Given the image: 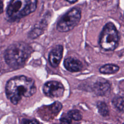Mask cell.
Returning a JSON list of instances; mask_svg holds the SVG:
<instances>
[{
  "instance_id": "obj_1",
  "label": "cell",
  "mask_w": 124,
  "mask_h": 124,
  "mask_svg": "<svg viewBox=\"0 0 124 124\" xmlns=\"http://www.w3.org/2000/svg\"><path fill=\"white\" fill-rule=\"evenodd\" d=\"M36 92V87L33 79L25 76L11 78L5 86L6 96L14 105L18 104L23 97H31Z\"/></svg>"
},
{
  "instance_id": "obj_2",
  "label": "cell",
  "mask_w": 124,
  "mask_h": 124,
  "mask_svg": "<svg viewBox=\"0 0 124 124\" xmlns=\"http://www.w3.org/2000/svg\"><path fill=\"white\" fill-rule=\"evenodd\" d=\"M31 47L23 42H16L10 45L4 52V59L6 63L13 68L21 67L30 56Z\"/></svg>"
},
{
  "instance_id": "obj_3",
  "label": "cell",
  "mask_w": 124,
  "mask_h": 124,
  "mask_svg": "<svg viewBox=\"0 0 124 124\" xmlns=\"http://www.w3.org/2000/svg\"><path fill=\"white\" fill-rule=\"evenodd\" d=\"M37 4V0H11L6 11L7 20L15 21L33 13Z\"/></svg>"
},
{
  "instance_id": "obj_4",
  "label": "cell",
  "mask_w": 124,
  "mask_h": 124,
  "mask_svg": "<svg viewBox=\"0 0 124 124\" xmlns=\"http://www.w3.org/2000/svg\"><path fill=\"white\" fill-rule=\"evenodd\" d=\"M119 40L118 32L114 25L111 22L106 24L100 36L99 44L101 47L106 51L113 50L117 47Z\"/></svg>"
},
{
  "instance_id": "obj_5",
  "label": "cell",
  "mask_w": 124,
  "mask_h": 124,
  "mask_svg": "<svg viewBox=\"0 0 124 124\" xmlns=\"http://www.w3.org/2000/svg\"><path fill=\"white\" fill-rule=\"evenodd\" d=\"M81 11L73 8L65 14L59 20L57 30L60 32H67L73 29L79 23L81 18Z\"/></svg>"
},
{
  "instance_id": "obj_6",
  "label": "cell",
  "mask_w": 124,
  "mask_h": 124,
  "mask_svg": "<svg viewBox=\"0 0 124 124\" xmlns=\"http://www.w3.org/2000/svg\"><path fill=\"white\" fill-rule=\"evenodd\" d=\"M44 93L50 98H57L62 96L64 88L60 82L51 80L46 82L43 86Z\"/></svg>"
},
{
  "instance_id": "obj_7",
  "label": "cell",
  "mask_w": 124,
  "mask_h": 124,
  "mask_svg": "<svg viewBox=\"0 0 124 124\" xmlns=\"http://www.w3.org/2000/svg\"><path fill=\"white\" fill-rule=\"evenodd\" d=\"M63 46L62 45L56 46L50 52L48 55V61L51 66L57 67L62 58Z\"/></svg>"
},
{
  "instance_id": "obj_8",
  "label": "cell",
  "mask_w": 124,
  "mask_h": 124,
  "mask_svg": "<svg viewBox=\"0 0 124 124\" xmlns=\"http://www.w3.org/2000/svg\"><path fill=\"white\" fill-rule=\"evenodd\" d=\"M110 90V85L107 80L100 78L98 79L93 85V91L98 95H106Z\"/></svg>"
},
{
  "instance_id": "obj_9",
  "label": "cell",
  "mask_w": 124,
  "mask_h": 124,
  "mask_svg": "<svg viewBox=\"0 0 124 124\" xmlns=\"http://www.w3.org/2000/svg\"><path fill=\"white\" fill-rule=\"evenodd\" d=\"M65 68L71 72H78L82 69L83 67L82 62L78 60L73 57H68L63 62Z\"/></svg>"
},
{
  "instance_id": "obj_10",
  "label": "cell",
  "mask_w": 124,
  "mask_h": 124,
  "mask_svg": "<svg viewBox=\"0 0 124 124\" xmlns=\"http://www.w3.org/2000/svg\"><path fill=\"white\" fill-rule=\"evenodd\" d=\"M119 70V67L113 64H106L99 68L101 73L104 74H112L117 72Z\"/></svg>"
},
{
  "instance_id": "obj_11",
  "label": "cell",
  "mask_w": 124,
  "mask_h": 124,
  "mask_svg": "<svg viewBox=\"0 0 124 124\" xmlns=\"http://www.w3.org/2000/svg\"><path fill=\"white\" fill-rule=\"evenodd\" d=\"M112 103L114 107L120 111H124V97L117 96L112 100Z\"/></svg>"
},
{
  "instance_id": "obj_12",
  "label": "cell",
  "mask_w": 124,
  "mask_h": 124,
  "mask_svg": "<svg viewBox=\"0 0 124 124\" xmlns=\"http://www.w3.org/2000/svg\"><path fill=\"white\" fill-rule=\"evenodd\" d=\"M97 108L99 113L102 116L106 117L109 114V110L107 104L102 101H99L97 103Z\"/></svg>"
},
{
  "instance_id": "obj_13",
  "label": "cell",
  "mask_w": 124,
  "mask_h": 124,
  "mask_svg": "<svg viewBox=\"0 0 124 124\" xmlns=\"http://www.w3.org/2000/svg\"><path fill=\"white\" fill-rule=\"evenodd\" d=\"M48 108L51 113L53 114H57L61 110L62 108V105L60 102L56 101L49 106Z\"/></svg>"
},
{
  "instance_id": "obj_14",
  "label": "cell",
  "mask_w": 124,
  "mask_h": 124,
  "mask_svg": "<svg viewBox=\"0 0 124 124\" xmlns=\"http://www.w3.org/2000/svg\"><path fill=\"white\" fill-rule=\"evenodd\" d=\"M67 114L75 121H79L82 119V114L81 112L77 109L71 110L69 111Z\"/></svg>"
},
{
  "instance_id": "obj_15",
  "label": "cell",
  "mask_w": 124,
  "mask_h": 124,
  "mask_svg": "<svg viewBox=\"0 0 124 124\" xmlns=\"http://www.w3.org/2000/svg\"><path fill=\"white\" fill-rule=\"evenodd\" d=\"M60 124H71L72 118L67 114L62 117L60 120Z\"/></svg>"
},
{
  "instance_id": "obj_16",
  "label": "cell",
  "mask_w": 124,
  "mask_h": 124,
  "mask_svg": "<svg viewBox=\"0 0 124 124\" xmlns=\"http://www.w3.org/2000/svg\"><path fill=\"white\" fill-rule=\"evenodd\" d=\"M21 124H39V123L38 121L34 119H24L22 120Z\"/></svg>"
},
{
  "instance_id": "obj_17",
  "label": "cell",
  "mask_w": 124,
  "mask_h": 124,
  "mask_svg": "<svg viewBox=\"0 0 124 124\" xmlns=\"http://www.w3.org/2000/svg\"><path fill=\"white\" fill-rule=\"evenodd\" d=\"M67 1L71 3H73L76 2H77L78 0H66Z\"/></svg>"
},
{
  "instance_id": "obj_18",
  "label": "cell",
  "mask_w": 124,
  "mask_h": 124,
  "mask_svg": "<svg viewBox=\"0 0 124 124\" xmlns=\"http://www.w3.org/2000/svg\"><path fill=\"white\" fill-rule=\"evenodd\" d=\"M2 6H3V4H2V1H1V13H2V9H3V8H2Z\"/></svg>"
},
{
  "instance_id": "obj_19",
  "label": "cell",
  "mask_w": 124,
  "mask_h": 124,
  "mask_svg": "<svg viewBox=\"0 0 124 124\" xmlns=\"http://www.w3.org/2000/svg\"></svg>"
},
{
  "instance_id": "obj_20",
  "label": "cell",
  "mask_w": 124,
  "mask_h": 124,
  "mask_svg": "<svg viewBox=\"0 0 124 124\" xmlns=\"http://www.w3.org/2000/svg\"><path fill=\"white\" fill-rule=\"evenodd\" d=\"M123 124H124V123H123Z\"/></svg>"
}]
</instances>
